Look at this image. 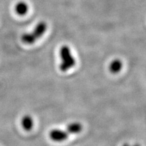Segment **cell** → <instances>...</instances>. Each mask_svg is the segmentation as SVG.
<instances>
[{"label":"cell","mask_w":146,"mask_h":146,"mask_svg":"<svg viewBox=\"0 0 146 146\" xmlns=\"http://www.w3.org/2000/svg\"><path fill=\"white\" fill-rule=\"evenodd\" d=\"M82 130V125L78 122L71 123L66 127V131L69 134L79 133Z\"/></svg>","instance_id":"6"},{"label":"cell","mask_w":146,"mask_h":146,"mask_svg":"<svg viewBox=\"0 0 146 146\" xmlns=\"http://www.w3.org/2000/svg\"><path fill=\"white\" fill-rule=\"evenodd\" d=\"M21 125L26 131H30L34 126L33 119L29 115H25L21 119Z\"/></svg>","instance_id":"4"},{"label":"cell","mask_w":146,"mask_h":146,"mask_svg":"<svg viewBox=\"0 0 146 146\" xmlns=\"http://www.w3.org/2000/svg\"><path fill=\"white\" fill-rule=\"evenodd\" d=\"M49 137L52 141L56 142H62L68 138V133L66 131L54 129L50 131Z\"/></svg>","instance_id":"3"},{"label":"cell","mask_w":146,"mask_h":146,"mask_svg":"<svg viewBox=\"0 0 146 146\" xmlns=\"http://www.w3.org/2000/svg\"><path fill=\"white\" fill-rule=\"evenodd\" d=\"M122 67V63L119 59H116L111 62L110 65L109 66V70L111 73L116 74L119 72Z\"/></svg>","instance_id":"7"},{"label":"cell","mask_w":146,"mask_h":146,"mask_svg":"<svg viewBox=\"0 0 146 146\" xmlns=\"http://www.w3.org/2000/svg\"><path fill=\"white\" fill-rule=\"evenodd\" d=\"M122 146H130V145L128 144H124Z\"/></svg>","instance_id":"8"},{"label":"cell","mask_w":146,"mask_h":146,"mask_svg":"<svg viewBox=\"0 0 146 146\" xmlns=\"http://www.w3.org/2000/svg\"><path fill=\"white\" fill-rule=\"evenodd\" d=\"M47 29V25L45 22L41 21L36 25L34 29L30 33L25 34L21 36L23 43L26 44H32L44 35Z\"/></svg>","instance_id":"1"},{"label":"cell","mask_w":146,"mask_h":146,"mask_svg":"<svg viewBox=\"0 0 146 146\" xmlns=\"http://www.w3.org/2000/svg\"><path fill=\"white\" fill-rule=\"evenodd\" d=\"M15 12L18 15L23 16L25 15L27 12H28L29 7L27 6V4L25 2H19L18 3L15 7Z\"/></svg>","instance_id":"5"},{"label":"cell","mask_w":146,"mask_h":146,"mask_svg":"<svg viewBox=\"0 0 146 146\" xmlns=\"http://www.w3.org/2000/svg\"><path fill=\"white\" fill-rule=\"evenodd\" d=\"M60 55L62 62L60 65V70L65 72L76 65V60L72 56L70 48L67 46H63L60 50Z\"/></svg>","instance_id":"2"},{"label":"cell","mask_w":146,"mask_h":146,"mask_svg":"<svg viewBox=\"0 0 146 146\" xmlns=\"http://www.w3.org/2000/svg\"><path fill=\"white\" fill-rule=\"evenodd\" d=\"M133 146H140L139 144H135V145H133Z\"/></svg>","instance_id":"9"}]
</instances>
